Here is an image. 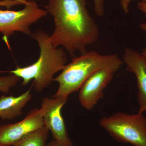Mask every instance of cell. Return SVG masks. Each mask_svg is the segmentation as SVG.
<instances>
[{
	"mask_svg": "<svg viewBox=\"0 0 146 146\" xmlns=\"http://www.w3.org/2000/svg\"><path fill=\"white\" fill-rule=\"evenodd\" d=\"M141 54L146 59V48L142 50V52L141 53Z\"/></svg>",
	"mask_w": 146,
	"mask_h": 146,
	"instance_id": "18",
	"label": "cell"
},
{
	"mask_svg": "<svg viewBox=\"0 0 146 146\" xmlns=\"http://www.w3.org/2000/svg\"><path fill=\"white\" fill-rule=\"evenodd\" d=\"M124 63L117 54L102 55L95 51L86 52L73 58L64 67L61 74L54 78L59 86L53 97H68L79 90L84 82L95 72L107 68L118 70Z\"/></svg>",
	"mask_w": 146,
	"mask_h": 146,
	"instance_id": "3",
	"label": "cell"
},
{
	"mask_svg": "<svg viewBox=\"0 0 146 146\" xmlns=\"http://www.w3.org/2000/svg\"><path fill=\"white\" fill-rule=\"evenodd\" d=\"M0 1H2V0H0ZM16 1H18L22 3L23 5H25L26 4L29 0H16Z\"/></svg>",
	"mask_w": 146,
	"mask_h": 146,
	"instance_id": "19",
	"label": "cell"
},
{
	"mask_svg": "<svg viewBox=\"0 0 146 146\" xmlns=\"http://www.w3.org/2000/svg\"><path fill=\"white\" fill-rule=\"evenodd\" d=\"M137 7L139 10L146 14V3L144 2H139L138 3ZM140 27L142 30L145 32L146 33V22L140 24Z\"/></svg>",
	"mask_w": 146,
	"mask_h": 146,
	"instance_id": "15",
	"label": "cell"
},
{
	"mask_svg": "<svg viewBox=\"0 0 146 146\" xmlns=\"http://www.w3.org/2000/svg\"><path fill=\"white\" fill-rule=\"evenodd\" d=\"M132 0H120L121 7L125 13H129V6ZM142 1L146 3V0H142Z\"/></svg>",
	"mask_w": 146,
	"mask_h": 146,
	"instance_id": "16",
	"label": "cell"
},
{
	"mask_svg": "<svg viewBox=\"0 0 146 146\" xmlns=\"http://www.w3.org/2000/svg\"><path fill=\"white\" fill-rule=\"evenodd\" d=\"M32 98L31 89L20 96L0 97V118L3 120H11L23 114L22 110Z\"/></svg>",
	"mask_w": 146,
	"mask_h": 146,
	"instance_id": "10",
	"label": "cell"
},
{
	"mask_svg": "<svg viewBox=\"0 0 146 146\" xmlns=\"http://www.w3.org/2000/svg\"><path fill=\"white\" fill-rule=\"evenodd\" d=\"M118 70L107 68L99 70L92 74L82 84L80 89L79 100L84 108L93 109L103 96L104 91L113 78Z\"/></svg>",
	"mask_w": 146,
	"mask_h": 146,
	"instance_id": "7",
	"label": "cell"
},
{
	"mask_svg": "<svg viewBox=\"0 0 146 146\" xmlns=\"http://www.w3.org/2000/svg\"><path fill=\"white\" fill-rule=\"evenodd\" d=\"M20 79V77L13 74L0 77V91L7 94L11 88L17 85Z\"/></svg>",
	"mask_w": 146,
	"mask_h": 146,
	"instance_id": "12",
	"label": "cell"
},
{
	"mask_svg": "<svg viewBox=\"0 0 146 146\" xmlns=\"http://www.w3.org/2000/svg\"><path fill=\"white\" fill-rule=\"evenodd\" d=\"M46 146H67L63 145H61V144L58 143L56 141H52L50 142L48 144H47Z\"/></svg>",
	"mask_w": 146,
	"mask_h": 146,
	"instance_id": "17",
	"label": "cell"
},
{
	"mask_svg": "<svg viewBox=\"0 0 146 146\" xmlns=\"http://www.w3.org/2000/svg\"><path fill=\"white\" fill-rule=\"evenodd\" d=\"M86 0H48L47 12L54 18V29L50 40L54 46H62L71 56L96 42L99 29L86 7Z\"/></svg>",
	"mask_w": 146,
	"mask_h": 146,
	"instance_id": "1",
	"label": "cell"
},
{
	"mask_svg": "<svg viewBox=\"0 0 146 146\" xmlns=\"http://www.w3.org/2000/svg\"><path fill=\"white\" fill-rule=\"evenodd\" d=\"M100 125L119 142L146 146V118L143 113L118 112L102 118Z\"/></svg>",
	"mask_w": 146,
	"mask_h": 146,
	"instance_id": "4",
	"label": "cell"
},
{
	"mask_svg": "<svg viewBox=\"0 0 146 146\" xmlns=\"http://www.w3.org/2000/svg\"><path fill=\"white\" fill-rule=\"evenodd\" d=\"M23 5V4L16 0H2L0 1V6L5 7L10 9L14 6Z\"/></svg>",
	"mask_w": 146,
	"mask_h": 146,
	"instance_id": "14",
	"label": "cell"
},
{
	"mask_svg": "<svg viewBox=\"0 0 146 146\" xmlns=\"http://www.w3.org/2000/svg\"><path fill=\"white\" fill-rule=\"evenodd\" d=\"M31 36L36 40L40 48L38 60L31 65L17 67L13 70L7 72L23 79V86H26L31 80H34L35 90L42 93L53 81L55 74L63 70L67 63V56L63 49L56 48L52 44L50 35L42 30H36Z\"/></svg>",
	"mask_w": 146,
	"mask_h": 146,
	"instance_id": "2",
	"label": "cell"
},
{
	"mask_svg": "<svg viewBox=\"0 0 146 146\" xmlns=\"http://www.w3.org/2000/svg\"><path fill=\"white\" fill-rule=\"evenodd\" d=\"M23 9L18 11L0 10V33L7 38L16 31L31 35L30 27L46 16V11L34 0H29Z\"/></svg>",
	"mask_w": 146,
	"mask_h": 146,
	"instance_id": "5",
	"label": "cell"
},
{
	"mask_svg": "<svg viewBox=\"0 0 146 146\" xmlns=\"http://www.w3.org/2000/svg\"><path fill=\"white\" fill-rule=\"evenodd\" d=\"M124 63L126 70L136 76L138 85V113L146 111V59L137 51L129 48L125 50L123 55Z\"/></svg>",
	"mask_w": 146,
	"mask_h": 146,
	"instance_id": "9",
	"label": "cell"
},
{
	"mask_svg": "<svg viewBox=\"0 0 146 146\" xmlns=\"http://www.w3.org/2000/svg\"><path fill=\"white\" fill-rule=\"evenodd\" d=\"M68 100V97L51 98L44 115V125L50 131L54 141L67 146H73L72 142L67 132L61 114V110Z\"/></svg>",
	"mask_w": 146,
	"mask_h": 146,
	"instance_id": "8",
	"label": "cell"
},
{
	"mask_svg": "<svg viewBox=\"0 0 146 146\" xmlns=\"http://www.w3.org/2000/svg\"><path fill=\"white\" fill-rule=\"evenodd\" d=\"M51 98L43 99L40 108H34L18 123L0 126V146H13L44 125V115Z\"/></svg>",
	"mask_w": 146,
	"mask_h": 146,
	"instance_id": "6",
	"label": "cell"
},
{
	"mask_svg": "<svg viewBox=\"0 0 146 146\" xmlns=\"http://www.w3.org/2000/svg\"><path fill=\"white\" fill-rule=\"evenodd\" d=\"M48 129L45 125L25 137L13 146H46Z\"/></svg>",
	"mask_w": 146,
	"mask_h": 146,
	"instance_id": "11",
	"label": "cell"
},
{
	"mask_svg": "<svg viewBox=\"0 0 146 146\" xmlns=\"http://www.w3.org/2000/svg\"><path fill=\"white\" fill-rule=\"evenodd\" d=\"M94 11L97 16H102L104 14V0H93Z\"/></svg>",
	"mask_w": 146,
	"mask_h": 146,
	"instance_id": "13",
	"label": "cell"
}]
</instances>
